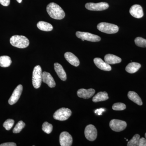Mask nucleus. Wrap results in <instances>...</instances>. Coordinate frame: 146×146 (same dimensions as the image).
I'll use <instances>...</instances> for the list:
<instances>
[{
  "label": "nucleus",
  "mask_w": 146,
  "mask_h": 146,
  "mask_svg": "<svg viewBox=\"0 0 146 146\" xmlns=\"http://www.w3.org/2000/svg\"><path fill=\"white\" fill-rule=\"evenodd\" d=\"M46 10L50 17L56 20H62L65 14L62 8L57 4L51 3L47 5Z\"/></svg>",
  "instance_id": "f257e3e1"
},
{
  "label": "nucleus",
  "mask_w": 146,
  "mask_h": 146,
  "mask_svg": "<svg viewBox=\"0 0 146 146\" xmlns=\"http://www.w3.org/2000/svg\"><path fill=\"white\" fill-rule=\"evenodd\" d=\"M10 42L13 46L19 48H25L29 45V41L28 39L23 35H13L11 37Z\"/></svg>",
  "instance_id": "f03ea898"
},
{
  "label": "nucleus",
  "mask_w": 146,
  "mask_h": 146,
  "mask_svg": "<svg viewBox=\"0 0 146 146\" xmlns=\"http://www.w3.org/2000/svg\"><path fill=\"white\" fill-rule=\"evenodd\" d=\"M42 81V69L41 66L36 65L33 69V72L32 83L35 89L40 87Z\"/></svg>",
  "instance_id": "7ed1b4c3"
},
{
  "label": "nucleus",
  "mask_w": 146,
  "mask_h": 146,
  "mask_svg": "<svg viewBox=\"0 0 146 146\" xmlns=\"http://www.w3.org/2000/svg\"><path fill=\"white\" fill-rule=\"evenodd\" d=\"M97 29L100 31L107 34H115L119 30L117 26L106 23H100L97 26Z\"/></svg>",
  "instance_id": "20e7f679"
},
{
  "label": "nucleus",
  "mask_w": 146,
  "mask_h": 146,
  "mask_svg": "<svg viewBox=\"0 0 146 146\" xmlns=\"http://www.w3.org/2000/svg\"><path fill=\"white\" fill-rule=\"evenodd\" d=\"M72 111L68 108H62L54 112L53 117L55 119L64 121L68 119L72 115Z\"/></svg>",
  "instance_id": "39448f33"
},
{
  "label": "nucleus",
  "mask_w": 146,
  "mask_h": 146,
  "mask_svg": "<svg viewBox=\"0 0 146 146\" xmlns=\"http://www.w3.org/2000/svg\"><path fill=\"white\" fill-rule=\"evenodd\" d=\"M76 36L80 39H83L84 40L91 42H100L101 39V37L98 35L84 32H76Z\"/></svg>",
  "instance_id": "423d86ee"
},
{
  "label": "nucleus",
  "mask_w": 146,
  "mask_h": 146,
  "mask_svg": "<svg viewBox=\"0 0 146 146\" xmlns=\"http://www.w3.org/2000/svg\"><path fill=\"white\" fill-rule=\"evenodd\" d=\"M109 125L112 130L116 132H120L125 129L127 127V123L122 120L112 119L110 122Z\"/></svg>",
  "instance_id": "0eeeda50"
},
{
  "label": "nucleus",
  "mask_w": 146,
  "mask_h": 146,
  "mask_svg": "<svg viewBox=\"0 0 146 146\" xmlns=\"http://www.w3.org/2000/svg\"><path fill=\"white\" fill-rule=\"evenodd\" d=\"M109 6L108 3L106 2H100L99 3H89L85 5V7L86 9L90 11H100L107 9Z\"/></svg>",
  "instance_id": "6e6552de"
},
{
  "label": "nucleus",
  "mask_w": 146,
  "mask_h": 146,
  "mask_svg": "<svg viewBox=\"0 0 146 146\" xmlns=\"http://www.w3.org/2000/svg\"><path fill=\"white\" fill-rule=\"evenodd\" d=\"M84 134L87 140L90 141H93L96 139L98 131L94 125H89L85 128Z\"/></svg>",
  "instance_id": "1a4fd4ad"
},
{
  "label": "nucleus",
  "mask_w": 146,
  "mask_h": 146,
  "mask_svg": "<svg viewBox=\"0 0 146 146\" xmlns=\"http://www.w3.org/2000/svg\"><path fill=\"white\" fill-rule=\"evenodd\" d=\"M59 141L60 146H71L72 144V137L68 132L63 131L60 133Z\"/></svg>",
  "instance_id": "9d476101"
},
{
  "label": "nucleus",
  "mask_w": 146,
  "mask_h": 146,
  "mask_svg": "<svg viewBox=\"0 0 146 146\" xmlns=\"http://www.w3.org/2000/svg\"><path fill=\"white\" fill-rule=\"evenodd\" d=\"M23 90V86L21 84L18 85L13 91V94L9 100L8 103L11 105L16 103L21 97Z\"/></svg>",
  "instance_id": "9b49d317"
},
{
  "label": "nucleus",
  "mask_w": 146,
  "mask_h": 146,
  "mask_svg": "<svg viewBox=\"0 0 146 146\" xmlns=\"http://www.w3.org/2000/svg\"><path fill=\"white\" fill-rule=\"evenodd\" d=\"M129 13L133 17L136 18H142L144 16L143 8L139 5H134L131 7Z\"/></svg>",
  "instance_id": "f8f14e48"
},
{
  "label": "nucleus",
  "mask_w": 146,
  "mask_h": 146,
  "mask_svg": "<svg viewBox=\"0 0 146 146\" xmlns=\"http://www.w3.org/2000/svg\"><path fill=\"white\" fill-rule=\"evenodd\" d=\"M94 63L98 68L102 70L110 71L112 70L111 66L100 58H96L94 60Z\"/></svg>",
  "instance_id": "ddd939ff"
},
{
  "label": "nucleus",
  "mask_w": 146,
  "mask_h": 146,
  "mask_svg": "<svg viewBox=\"0 0 146 146\" xmlns=\"http://www.w3.org/2000/svg\"><path fill=\"white\" fill-rule=\"evenodd\" d=\"M95 93V90L93 89H81L78 91L77 95L79 98L87 99L93 96Z\"/></svg>",
  "instance_id": "4468645a"
},
{
  "label": "nucleus",
  "mask_w": 146,
  "mask_h": 146,
  "mask_svg": "<svg viewBox=\"0 0 146 146\" xmlns=\"http://www.w3.org/2000/svg\"><path fill=\"white\" fill-rule=\"evenodd\" d=\"M42 81L48 84L50 88H53L56 86L54 79L49 73L46 72L42 73Z\"/></svg>",
  "instance_id": "2eb2a0df"
},
{
  "label": "nucleus",
  "mask_w": 146,
  "mask_h": 146,
  "mask_svg": "<svg viewBox=\"0 0 146 146\" xmlns=\"http://www.w3.org/2000/svg\"><path fill=\"white\" fill-rule=\"evenodd\" d=\"M65 58L66 60L71 65L75 67H78L80 65V61L78 58L70 52L65 53L64 55Z\"/></svg>",
  "instance_id": "dca6fc26"
},
{
  "label": "nucleus",
  "mask_w": 146,
  "mask_h": 146,
  "mask_svg": "<svg viewBox=\"0 0 146 146\" xmlns=\"http://www.w3.org/2000/svg\"><path fill=\"white\" fill-rule=\"evenodd\" d=\"M54 68L59 78L63 81H65L67 79V75L62 65L57 63L54 64Z\"/></svg>",
  "instance_id": "f3484780"
},
{
  "label": "nucleus",
  "mask_w": 146,
  "mask_h": 146,
  "mask_svg": "<svg viewBox=\"0 0 146 146\" xmlns=\"http://www.w3.org/2000/svg\"><path fill=\"white\" fill-rule=\"evenodd\" d=\"M105 61L108 64H112L119 63L121 62V59L117 56L112 54L106 55L104 57Z\"/></svg>",
  "instance_id": "a211bd4d"
},
{
  "label": "nucleus",
  "mask_w": 146,
  "mask_h": 146,
  "mask_svg": "<svg viewBox=\"0 0 146 146\" xmlns=\"http://www.w3.org/2000/svg\"><path fill=\"white\" fill-rule=\"evenodd\" d=\"M141 68V65L140 63L132 62L128 64L125 68V70L128 73L133 74L136 72Z\"/></svg>",
  "instance_id": "6ab92c4d"
},
{
  "label": "nucleus",
  "mask_w": 146,
  "mask_h": 146,
  "mask_svg": "<svg viewBox=\"0 0 146 146\" xmlns=\"http://www.w3.org/2000/svg\"><path fill=\"white\" fill-rule=\"evenodd\" d=\"M128 97L131 100L139 106L142 105L143 102L138 94L134 91H130L128 93Z\"/></svg>",
  "instance_id": "aec40b11"
},
{
  "label": "nucleus",
  "mask_w": 146,
  "mask_h": 146,
  "mask_svg": "<svg viewBox=\"0 0 146 146\" xmlns=\"http://www.w3.org/2000/svg\"><path fill=\"white\" fill-rule=\"evenodd\" d=\"M109 98L107 92H100L93 97V100L94 102L104 101Z\"/></svg>",
  "instance_id": "412c9836"
},
{
  "label": "nucleus",
  "mask_w": 146,
  "mask_h": 146,
  "mask_svg": "<svg viewBox=\"0 0 146 146\" xmlns=\"http://www.w3.org/2000/svg\"><path fill=\"white\" fill-rule=\"evenodd\" d=\"M36 26L39 29L42 31H50L53 29L52 26L50 24L44 21H39Z\"/></svg>",
  "instance_id": "4be33fe9"
},
{
  "label": "nucleus",
  "mask_w": 146,
  "mask_h": 146,
  "mask_svg": "<svg viewBox=\"0 0 146 146\" xmlns=\"http://www.w3.org/2000/svg\"><path fill=\"white\" fill-rule=\"evenodd\" d=\"M11 58L7 56H0V66L3 68L9 67L11 64Z\"/></svg>",
  "instance_id": "5701e85b"
},
{
  "label": "nucleus",
  "mask_w": 146,
  "mask_h": 146,
  "mask_svg": "<svg viewBox=\"0 0 146 146\" xmlns=\"http://www.w3.org/2000/svg\"><path fill=\"white\" fill-rule=\"evenodd\" d=\"M140 138V136L138 134H136L133 136L131 140L128 142L127 146H138V142Z\"/></svg>",
  "instance_id": "b1692460"
},
{
  "label": "nucleus",
  "mask_w": 146,
  "mask_h": 146,
  "mask_svg": "<svg viewBox=\"0 0 146 146\" xmlns=\"http://www.w3.org/2000/svg\"><path fill=\"white\" fill-rule=\"evenodd\" d=\"M25 124L23 121H21L18 122L15 126V127L13 128V133H20L22 129L25 127Z\"/></svg>",
  "instance_id": "393cba45"
},
{
  "label": "nucleus",
  "mask_w": 146,
  "mask_h": 146,
  "mask_svg": "<svg viewBox=\"0 0 146 146\" xmlns=\"http://www.w3.org/2000/svg\"><path fill=\"white\" fill-rule=\"evenodd\" d=\"M52 129V125L47 122H45L42 125V130L47 134H50V133H51Z\"/></svg>",
  "instance_id": "a878e982"
},
{
  "label": "nucleus",
  "mask_w": 146,
  "mask_h": 146,
  "mask_svg": "<svg viewBox=\"0 0 146 146\" xmlns=\"http://www.w3.org/2000/svg\"><path fill=\"white\" fill-rule=\"evenodd\" d=\"M135 44L138 47L145 48L146 47V39L141 37H136L134 40Z\"/></svg>",
  "instance_id": "bb28decb"
},
{
  "label": "nucleus",
  "mask_w": 146,
  "mask_h": 146,
  "mask_svg": "<svg viewBox=\"0 0 146 146\" xmlns=\"http://www.w3.org/2000/svg\"><path fill=\"white\" fill-rule=\"evenodd\" d=\"M14 124V121L11 119H8L4 123L3 126L7 130H9L13 127Z\"/></svg>",
  "instance_id": "cd10ccee"
},
{
  "label": "nucleus",
  "mask_w": 146,
  "mask_h": 146,
  "mask_svg": "<svg viewBox=\"0 0 146 146\" xmlns=\"http://www.w3.org/2000/svg\"><path fill=\"white\" fill-rule=\"evenodd\" d=\"M126 107V105L122 103H117L113 105L112 108L113 110L120 111L125 109Z\"/></svg>",
  "instance_id": "c85d7f7f"
},
{
  "label": "nucleus",
  "mask_w": 146,
  "mask_h": 146,
  "mask_svg": "<svg viewBox=\"0 0 146 146\" xmlns=\"http://www.w3.org/2000/svg\"><path fill=\"white\" fill-rule=\"evenodd\" d=\"M138 146H146V139L144 138H140L138 142Z\"/></svg>",
  "instance_id": "c756f323"
},
{
  "label": "nucleus",
  "mask_w": 146,
  "mask_h": 146,
  "mask_svg": "<svg viewBox=\"0 0 146 146\" xmlns=\"http://www.w3.org/2000/svg\"><path fill=\"white\" fill-rule=\"evenodd\" d=\"M10 3V0H0V3L4 6H8Z\"/></svg>",
  "instance_id": "7c9ffc66"
},
{
  "label": "nucleus",
  "mask_w": 146,
  "mask_h": 146,
  "mask_svg": "<svg viewBox=\"0 0 146 146\" xmlns=\"http://www.w3.org/2000/svg\"><path fill=\"white\" fill-rule=\"evenodd\" d=\"M16 144L14 143H4L0 145V146H16Z\"/></svg>",
  "instance_id": "2f4dec72"
},
{
  "label": "nucleus",
  "mask_w": 146,
  "mask_h": 146,
  "mask_svg": "<svg viewBox=\"0 0 146 146\" xmlns=\"http://www.w3.org/2000/svg\"><path fill=\"white\" fill-rule=\"evenodd\" d=\"M105 111V109L104 108H100L99 109H97L95 110V113H97L98 115H101L102 113Z\"/></svg>",
  "instance_id": "473e14b6"
},
{
  "label": "nucleus",
  "mask_w": 146,
  "mask_h": 146,
  "mask_svg": "<svg viewBox=\"0 0 146 146\" xmlns=\"http://www.w3.org/2000/svg\"><path fill=\"white\" fill-rule=\"evenodd\" d=\"M16 1H17V2L19 3H21L22 1V0H16Z\"/></svg>",
  "instance_id": "72a5a7b5"
},
{
  "label": "nucleus",
  "mask_w": 146,
  "mask_h": 146,
  "mask_svg": "<svg viewBox=\"0 0 146 146\" xmlns=\"http://www.w3.org/2000/svg\"><path fill=\"white\" fill-rule=\"evenodd\" d=\"M82 39V41H84V39Z\"/></svg>",
  "instance_id": "f704fd0d"
},
{
  "label": "nucleus",
  "mask_w": 146,
  "mask_h": 146,
  "mask_svg": "<svg viewBox=\"0 0 146 146\" xmlns=\"http://www.w3.org/2000/svg\"><path fill=\"white\" fill-rule=\"evenodd\" d=\"M145 138H146V133H145Z\"/></svg>",
  "instance_id": "c9c22d12"
}]
</instances>
